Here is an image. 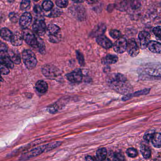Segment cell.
<instances>
[{"label":"cell","mask_w":161,"mask_h":161,"mask_svg":"<svg viewBox=\"0 0 161 161\" xmlns=\"http://www.w3.org/2000/svg\"><path fill=\"white\" fill-rule=\"evenodd\" d=\"M106 81L111 88L121 94H129L133 90L125 76L120 73L109 74L107 77Z\"/></svg>","instance_id":"cell-1"},{"label":"cell","mask_w":161,"mask_h":161,"mask_svg":"<svg viewBox=\"0 0 161 161\" xmlns=\"http://www.w3.org/2000/svg\"><path fill=\"white\" fill-rule=\"evenodd\" d=\"M23 62L28 69L31 70L35 68L37 60L35 53L29 49H25L22 53Z\"/></svg>","instance_id":"cell-2"},{"label":"cell","mask_w":161,"mask_h":161,"mask_svg":"<svg viewBox=\"0 0 161 161\" xmlns=\"http://www.w3.org/2000/svg\"><path fill=\"white\" fill-rule=\"evenodd\" d=\"M43 74L49 79H54L60 76L61 72L59 69L52 65L44 66L42 68Z\"/></svg>","instance_id":"cell-3"},{"label":"cell","mask_w":161,"mask_h":161,"mask_svg":"<svg viewBox=\"0 0 161 161\" xmlns=\"http://www.w3.org/2000/svg\"><path fill=\"white\" fill-rule=\"evenodd\" d=\"M49 41L53 43H58L61 40L60 29L55 24H51L48 27Z\"/></svg>","instance_id":"cell-4"},{"label":"cell","mask_w":161,"mask_h":161,"mask_svg":"<svg viewBox=\"0 0 161 161\" xmlns=\"http://www.w3.org/2000/svg\"><path fill=\"white\" fill-rule=\"evenodd\" d=\"M23 39L25 40V42L35 49H37L38 38L36 37L34 35L33 32L28 30H26L23 32L22 35Z\"/></svg>","instance_id":"cell-5"},{"label":"cell","mask_w":161,"mask_h":161,"mask_svg":"<svg viewBox=\"0 0 161 161\" xmlns=\"http://www.w3.org/2000/svg\"><path fill=\"white\" fill-rule=\"evenodd\" d=\"M126 50L129 54L132 57H136L139 53V47L134 39H130L129 40L127 44Z\"/></svg>","instance_id":"cell-6"},{"label":"cell","mask_w":161,"mask_h":161,"mask_svg":"<svg viewBox=\"0 0 161 161\" xmlns=\"http://www.w3.org/2000/svg\"><path fill=\"white\" fill-rule=\"evenodd\" d=\"M66 77L71 82L78 83L82 81L83 74L81 70L80 69H76L72 72L66 74Z\"/></svg>","instance_id":"cell-7"},{"label":"cell","mask_w":161,"mask_h":161,"mask_svg":"<svg viewBox=\"0 0 161 161\" xmlns=\"http://www.w3.org/2000/svg\"><path fill=\"white\" fill-rule=\"evenodd\" d=\"M33 29L38 36H43L46 31L45 23L43 20H37L33 24Z\"/></svg>","instance_id":"cell-8"},{"label":"cell","mask_w":161,"mask_h":161,"mask_svg":"<svg viewBox=\"0 0 161 161\" xmlns=\"http://www.w3.org/2000/svg\"><path fill=\"white\" fill-rule=\"evenodd\" d=\"M127 44V41L125 38H119L114 44V51L117 53H123L126 50Z\"/></svg>","instance_id":"cell-9"},{"label":"cell","mask_w":161,"mask_h":161,"mask_svg":"<svg viewBox=\"0 0 161 161\" xmlns=\"http://www.w3.org/2000/svg\"><path fill=\"white\" fill-rule=\"evenodd\" d=\"M150 34L146 31H141L138 34L139 46L142 49H145L148 45V43L150 41Z\"/></svg>","instance_id":"cell-10"},{"label":"cell","mask_w":161,"mask_h":161,"mask_svg":"<svg viewBox=\"0 0 161 161\" xmlns=\"http://www.w3.org/2000/svg\"><path fill=\"white\" fill-rule=\"evenodd\" d=\"M46 145L42 146H39L36 148H34L33 150H31L30 152L23 155V156L21 157V159L22 160H27L28 158H32V157H35L38 156L41 154L42 153L44 152L46 150Z\"/></svg>","instance_id":"cell-11"},{"label":"cell","mask_w":161,"mask_h":161,"mask_svg":"<svg viewBox=\"0 0 161 161\" xmlns=\"http://www.w3.org/2000/svg\"><path fill=\"white\" fill-rule=\"evenodd\" d=\"M0 63L7 66L9 68L14 67V63L12 61L10 56L7 52H0Z\"/></svg>","instance_id":"cell-12"},{"label":"cell","mask_w":161,"mask_h":161,"mask_svg":"<svg viewBox=\"0 0 161 161\" xmlns=\"http://www.w3.org/2000/svg\"><path fill=\"white\" fill-rule=\"evenodd\" d=\"M32 16L29 12H25L20 18L19 24L23 29H27L32 22Z\"/></svg>","instance_id":"cell-13"},{"label":"cell","mask_w":161,"mask_h":161,"mask_svg":"<svg viewBox=\"0 0 161 161\" xmlns=\"http://www.w3.org/2000/svg\"><path fill=\"white\" fill-rule=\"evenodd\" d=\"M97 43L102 47L106 49H108L112 47V43L107 37L104 36H100L97 38Z\"/></svg>","instance_id":"cell-14"},{"label":"cell","mask_w":161,"mask_h":161,"mask_svg":"<svg viewBox=\"0 0 161 161\" xmlns=\"http://www.w3.org/2000/svg\"><path fill=\"white\" fill-rule=\"evenodd\" d=\"M147 48L150 52L154 53H161V44L159 42L151 41L148 43Z\"/></svg>","instance_id":"cell-15"},{"label":"cell","mask_w":161,"mask_h":161,"mask_svg":"<svg viewBox=\"0 0 161 161\" xmlns=\"http://www.w3.org/2000/svg\"><path fill=\"white\" fill-rule=\"evenodd\" d=\"M147 74L151 76H161V65L154 66L145 69Z\"/></svg>","instance_id":"cell-16"},{"label":"cell","mask_w":161,"mask_h":161,"mask_svg":"<svg viewBox=\"0 0 161 161\" xmlns=\"http://www.w3.org/2000/svg\"><path fill=\"white\" fill-rule=\"evenodd\" d=\"M36 89L39 93H44L48 91V85L45 82L40 80L36 83Z\"/></svg>","instance_id":"cell-17"},{"label":"cell","mask_w":161,"mask_h":161,"mask_svg":"<svg viewBox=\"0 0 161 161\" xmlns=\"http://www.w3.org/2000/svg\"><path fill=\"white\" fill-rule=\"evenodd\" d=\"M106 27L104 24H99L97 27H95L92 32V36L94 37L100 36H103V34L106 31Z\"/></svg>","instance_id":"cell-18"},{"label":"cell","mask_w":161,"mask_h":161,"mask_svg":"<svg viewBox=\"0 0 161 161\" xmlns=\"http://www.w3.org/2000/svg\"><path fill=\"white\" fill-rule=\"evenodd\" d=\"M117 56L115 55L108 54L103 57L102 59V63L104 64L111 65L116 63L117 62Z\"/></svg>","instance_id":"cell-19"},{"label":"cell","mask_w":161,"mask_h":161,"mask_svg":"<svg viewBox=\"0 0 161 161\" xmlns=\"http://www.w3.org/2000/svg\"><path fill=\"white\" fill-rule=\"evenodd\" d=\"M22 41H23V37L22 35L20 33L17 32L12 36L11 42L13 46H18L22 44Z\"/></svg>","instance_id":"cell-20"},{"label":"cell","mask_w":161,"mask_h":161,"mask_svg":"<svg viewBox=\"0 0 161 161\" xmlns=\"http://www.w3.org/2000/svg\"><path fill=\"white\" fill-rule=\"evenodd\" d=\"M0 36L5 41H11L13 34L9 29L3 28L0 30Z\"/></svg>","instance_id":"cell-21"},{"label":"cell","mask_w":161,"mask_h":161,"mask_svg":"<svg viewBox=\"0 0 161 161\" xmlns=\"http://www.w3.org/2000/svg\"><path fill=\"white\" fill-rule=\"evenodd\" d=\"M152 144L154 146L157 148L161 147V133H155L152 138L151 140Z\"/></svg>","instance_id":"cell-22"},{"label":"cell","mask_w":161,"mask_h":161,"mask_svg":"<svg viewBox=\"0 0 161 161\" xmlns=\"http://www.w3.org/2000/svg\"><path fill=\"white\" fill-rule=\"evenodd\" d=\"M10 56V58L12 60L13 63L16 64H19L21 62V57L20 56L19 54L17 52H11L10 54H9Z\"/></svg>","instance_id":"cell-23"},{"label":"cell","mask_w":161,"mask_h":161,"mask_svg":"<svg viewBox=\"0 0 161 161\" xmlns=\"http://www.w3.org/2000/svg\"><path fill=\"white\" fill-rule=\"evenodd\" d=\"M96 155L100 161H103L106 160L107 157V149L105 148H101L98 149Z\"/></svg>","instance_id":"cell-24"},{"label":"cell","mask_w":161,"mask_h":161,"mask_svg":"<svg viewBox=\"0 0 161 161\" xmlns=\"http://www.w3.org/2000/svg\"><path fill=\"white\" fill-rule=\"evenodd\" d=\"M128 2L126 0H117L116 2V7L118 10L125 11L127 8Z\"/></svg>","instance_id":"cell-25"},{"label":"cell","mask_w":161,"mask_h":161,"mask_svg":"<svg viewBox=\"0 0 161 161\" xmlns=\"http://www.w3.org/2000/svg\"><path fill=\"white\" fill-rule=\"evenodd\" d=\"M140 152L143 157L146 159H148L151 156L150 149L145 145H142L140 146Z\"/></svg>","instance_id":"cell-26"},{"label":"cell","mask_w":161,"mask_h":161,"mask_svg":"<svg viewBox=\"0 0 161 161\" xmlns=\"http://www.w3.org/2000/svg\"><path fill=\"white\" fill-rule=\"evenodd\" d=\"M108 161H121L122 160V158L119 154H117L112 152H110L108 155Z\"/></svg>","instance_id":"cell-27"},{"label":"cell","mask_w":161,"mask_h":161,"mask_svg":"<svg viewBox=\"0 0 161 161\" xmlns=\"http://www.w3.org/2000/svg\"><path fill=\"white\" fill-rule=\"evenodd\" d=\"M42 6L44 10L45 11H48L53 9V3L50 0H45L43 2Z\"/></svg>","instance_id":"cell-28"},{"label":"cell","mask_w":161,"mask_h":161,"mask_svg":"<svg viewBox=\"0 0 161 161\" xmlns=\"http://www.w3.org/2000/svg\"><path fill=\"white\" fill-rule=\"evenodd\" d=\"M62 14V11L58 8H54L52 10L48 17L50 18H57L59 17Z\"/></svg>","instance_id":"cell-29"},{"label":"cell","mask_w":161,"mask_h":161,"mask_svg":"<svg viewBox=\"0 0 161 161\" xmlns=\"http://www.w3.org/2000/svg\"><path fill=\"white\" fill-rule=\"evenodd\" d=\"M155 133V130H153V129H149V130H147L144 136V139L146 142H149V141L151 140L152 138Z\"/></svg>","instance_id":"cell-30"},{"label":"cell","mask_w":161,"mask_h":161,"mask_svg":"<svg viewBox=\"0 0 161 161\" xmlns=\"http://www.w3.org/2000/svg\"><path fill=\"white\" fill-rule=\"evenodd\" d=\"M76 56L79 64L83 66L85 63V60L83 54L79 51H77L76 52Z\"/></svg>","instance_id":"cell-31"},{"label":"cell","mask_w":161,"mask_h":161,"mask_svg":"<svg viewBox=\"0 0 161 161\" xmlns=\"http://www.w3.org/2000/svg\"><path fill=\"white\" fill-rule=\"evenodd\" d=\"M56 4L59 8H66L68 4V0H56Z\"/></svg>","instance_id":"cell-32"},{"label":"cell","mask_w":161,"mask_h":161,"mask_svg":"<svg viewBox=\"0 0 161 161\" xmlns=\"http://www.w3.org/2000/svg\"><path fill=\"white\" fill-rule=\"evenodd\" d=\"M140 6H141V4L138 0H132L130 2V7L132 10L134 11H137L139 10Z\"/></svg>","instance_id":"cell-33"},{"label":"cell","mask_w":161,"mask_h":161,"mask_svg":"<svg viewBox=\"0 0 161 161\" xmlns=\"http://www.w3.org/2000/svg\"><path fill=\"white\" fill-rule=\"evenodd\" d=\"M10 73L9 67L0 63V74L7 75Z\"/></svg>","instance_id":"cell-34"},{"label":"cell","mask_w":161,"mask_h":161,"mask_svg":"<svg viewBox=\"0 0 161 161\" xmlns=\"http://www.w3.org/2000/svg\"><path fill=\"white\" fill-rule=\"evenodd\" d=\"M127 154L129 157L134 158L136 157L138 155L137 151L134 148H129L127 150Z\"/></svg>","instance_id":"cell-35"},{"label":"cell","mask_w":161,"mask_h":161,"mask_svg":"<svg viewBox=\"0 0 161 161\" xmlns=\"http://www.w3.org/2000/svg\"><path fill=\"white\" fill-rule=\"evenodd\" d=\"M110 35L114 39H119L121 37V33L117 30L113 29L111 30Z\"/></svg>","instance_id":"cell-36"},{"label":"cell","mask_w":161,"mask_h":161,"mask_svg":"<svg viewBox=\"0 0 161 161\" xmlns=\"http://www.w3.org/2000/svg\"><path fill=\"white\" fill-rule=\"evenodd\" d=\"M150 89H145L143 90H140L139 91H137L135 93H134V97H137V96H141V95H145L149 93Z\"/></svg>","instance_id":"cell-37"},{"label":"cell","mask_w":161,"mask_h":161,"mask_svg":"<svg viewBox=\"0 0 161 161\" xmlns=\"http://www.w3.org/2000/svg\"><path fill=\"white\" fill-rule=\"evenodd\" d=\"M153 32L154 34L157 37L161 38V26H157L155 27L153 29Z\"/></svg>","instance_id":"cell-38"},{"label":"cell","mask_w":161,"mask_h":161,"mask_svg":"<svg viewBox=\"0 0 161 161\" xmlns=\"http://www.w3.org/2000/svg\"><path fill=\"white\" fill-rule=\"evenodd\" d=\"M30 4V0H22L20 4V9L22 10H25L29 6Z\"/></svg>","instance_id":"cell-39"},{"label":"cell","mask_w":161,"mask_h":161,"mask_svg":"<svg viewBox=\"0 0 161 161\" xmlns=\"http://www.w3.org/2000/svg\"><path fill=\"white\" fill-rule=\"evenodd\" d=\"M7 46L4 43L0 41V52H7Z\"/></svg>","instance_id":"cell-40"},{"label":"cell","mask_w":161,"mask_h":161,"mask_svg":"<svg viewBox=\"0 0 161 161\" xmlns=\"http://www.w3.org/2000/svg\"><path fill=\"white\" fill-rule=\"evenodd\" d=\"M34 11H35L36 13H37V14L41 13L42 11V8H41V6L39 5H36V6L34 7Z\"/></svg>","instance_id":"cell-41"},{"label":"cell","mask_w":161,"mask_h":161,"mask_svg":"<svg viewBox=\"0 0 161 161\" xmlns=\"http://www.w3.org/2000/svg\"><path fill=\"white\" fill-rule=\"evenodd\" d=\"M133 97H134L133 94L129 93V94H127L126 96H124L122 98V100H123V101H126V100H129V99L133 98Z\"/></svg>","instance_id":"cell-42"},{"label":"cell","mask_w":161,"mask_h":161,"mask_svg":"<svg viewBox=\"0 0 161 161\" xmlns=\"http://www.w3.org/2000/svg\"><path fill=\"white\" fill-rule=\"evenodd\" d=\"M57 111V109L55 106H52V107H49V112L52 114H54Z\"/></svg>","instance_id":"cell-43"},{"label":"cell","mask_w":161,"mask_h":161,"mask_svg":"<svg viewBox=\"0 0 161 161\" xmlns=\"http://www.w3.org/2000/svg\"><path fill=\"white\" fill-rule=\"evenodd\" d=\"M85 160H86V161H97V160L95 158H93L91 156H90V155L86 156Z\"/></svg>","instance_id":"cell-44"},{"label":"cell","mask_w":161,"mask_h":161,"mask_svg":"<svg viewBox=\"0 0 161 161\" xmlns=\"http://www.w3.org/2000/svg\"><path fill=\"white\" fill-rule=\"evenodd\" d=\"M86 1L89 4H94L98 1V0H87Z\"/></svg>","instance_id":"cell-45"},{"label":"cell","mask_w":161,"mask_h":161,"mask_svg":"<svg viewBox=\"0 0 161 161\" xmlns=\"http://www.w3.org/2000/svg\"><path fill=\"white\" fill-rule=\"evenodd\" d=\"M72 1L76 3H81L84 1V0H72Z\"/></svg>","instance_id":"cell-46"},{"label":"cell","mask_w":161,"mask_h":161,"mask_svg":"<svg viewBox=\"0 0 161 161\" xmlns=\"http://www.w3.org/2000/svg\"><path fill=\"white\" fill-rule=\"evenodd\" d=\"M159 43H160V44H161V39H159Z\"/></svg>","instance_id":"cell-47"},{"label":"cell","mask_w":161,"mask_h":161,"mask_svg":"<svg viewBox=\"0 0 161 161\" xmlns=\"http://www.w3.org/2000/svg\"><path fill=\"white\" fill-rule=\"evenodd\" d=\"M35 1H39V0H34Z\"/></svg>","instance_id":"cell-48"},{"label":"cell","mask_w":161,"mask_h":161,"mask_svg":"<svg viewBox=\"0 0 161 161\" xmlns=\"http://www.w3.org/2000/svg\"><path fill=\"white\" fill-rule=\"evenodd\" d=\"M86 1H87V0H86Z\"/></svg>","instance_id":"cell-49"}]
</instances>
